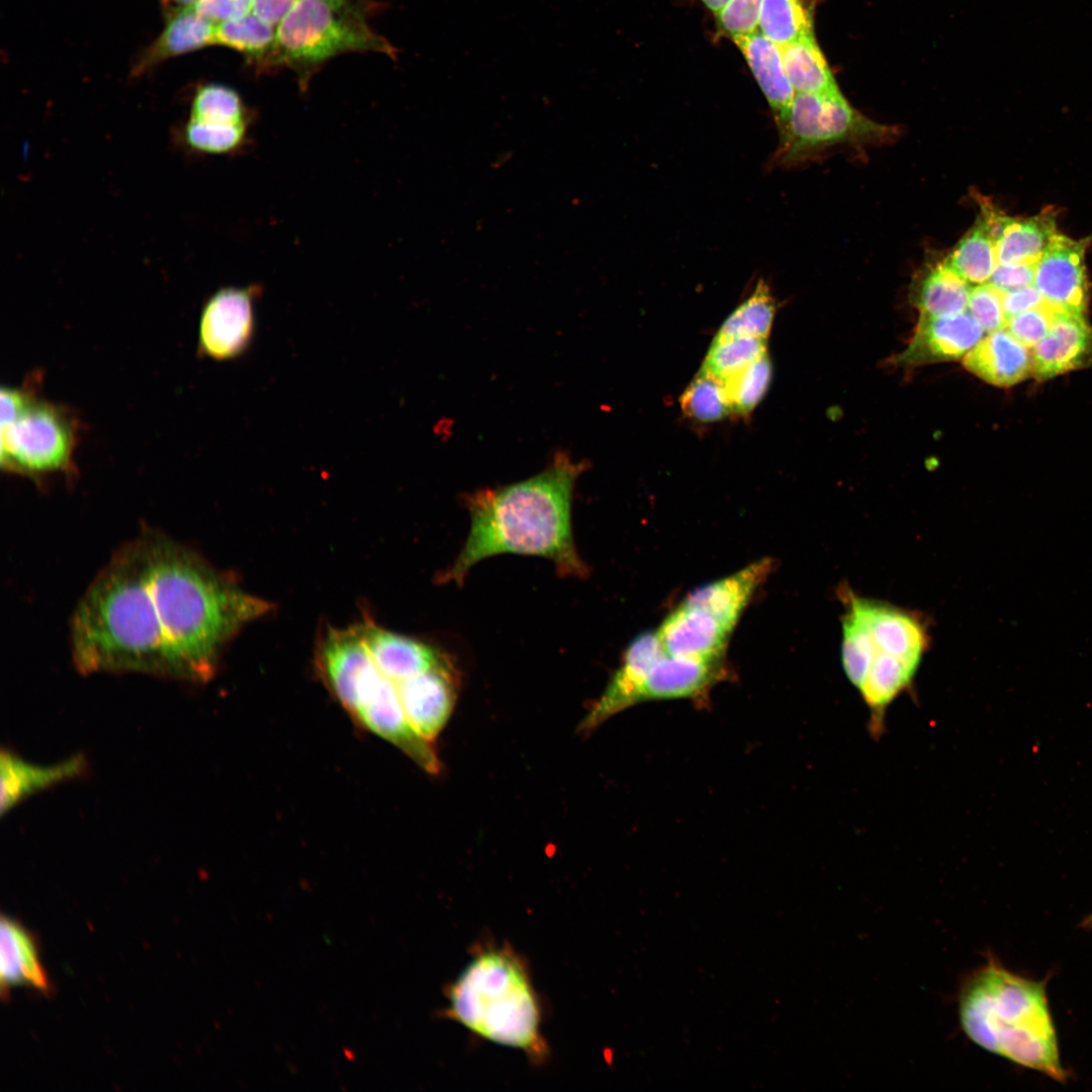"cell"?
<instances>
[{
  "label": "cell",
  "instance_id": "d4e9b609",
  "mask_svg": "<svg viewBox=\"0 0 1092 1092\" xmlns=\"http://www.w3.org/2000/svg\"><path fill=\"white\" fill-rule=\"evenodd\" d=\"M215 26L193 8L171 15L160 36L141 59L136 71L141 73L168 58L215 43Z\"/></svg>",
  "mask_w": 1092,
  "mask_h": 1092
},
{
  "label": "cell",
  "instance_id": "4dcf8cb0",
  "mask_svg": "<svg viewBox=\"0 0 1092 1092\" xmlns=\"http://www.w3.org/2000/svg\"><path fill=\"white\" fill-rule=\"evenodd\" d=\"M775 314V298L767 283L760 279L751 294L723 322L715 339L731 337L766 339Z\"/></svg>",
  "mask_w": 1092,
  "mask_h": 1092
},
{
  "label": "cell",
  "instance_id": "7dc6e473",
  "mask_svg": "<svg viewBox=\"0 0 1092 1092\" xmlns=\"http://www.w3.org/2000/svg\"><path fill=\"white\" fill-rule=\"evenodd\" d=\"M324 1H327L328 3H330L332 5H335V6H338V7H346V6H348V2H349V0H324Z\"/></svg>",
  "mask_w": 1092,
  "mask_h": 1092
},
{
  "label": "cell",
  "instance_id": "277c9868",
  "mask_svg": "<svg viewBox=\"0 0 1092 1092\" xmlns=\"http://www.w3.org/2000/svg\"><path fill=\"white\" fill-rule=\"evenodd\" d=\"M841 661L849 681L871 712L879 735L889 705L911 687L929 647L928 624L922 615L886 602L839 589Z\"/></svg>",
  "mask_w": 1092,
  "mask_h": 1092
},
{
  "label": "cell",
  "instance_id": "30bf717a",
  "mask_svg": "<svg viewBox=\"0 0 1092 1092\" xmlns=\"http://www.w3.org/2000/svg\"><path fill=\"white\" fill-rule=\"evenodd\" d=\"M317 664L333 695L352 715L381 676L358 625L329 630L318 648Z\"/></svg>",
  "mask_w": 1092,
  "mask_h": 1092
},
{
  "label": "cell",
  "instance_id": "2e32d148",
  "mask_svg": "<svg viewBox=\"0 0 1092 1092\" xmlns=\"http://www.w3.org/2000/svg\"><path fill=\"white\" fill-rule=\"evenodd\" d=\"M723 659H698L663 653L650 669L638 704L660 700H704L711 690L728 679Z\"/></svg>",
  "mask_w": 1092,
  "mask_h": 1092
},
{
  "label": "cell",
  "instance_id": "f1b7e54d",
  "mask_svg": "<svg viewBox=\"0 0 1092 1092\" xmlns=\"http://www.w3.org/2000/svg\"><path fill=\"white\" fill-rule=\"evenodd\" d=\"M943 261L969 284L988 283L998 264L996 243L977 218Z\"/></svg>",
  "mask_w": 1092,
  "mask_h": 1092
},
{
  "label": "cell",
  "instance_id": "bcb514c9",
  "mask_svg": "<svg viewBox=\"0 0 1092 1092\" xmlns=\"http://www.w3.org/2000/svg\"><path fill=\"white\" fill-rule=\"evenodd\" d=\"M705 6L717 16L729 2V0H701Z\"/></svg>",
  "mask_w": 1092,
  "mask_h": 1092
},
{
  "label": "cell",
  "instance_id": "484cf974",
  "mask_svg": "<svg viewBox=\"0 0 1092 1092\" xmlns=\"http://www.w3.org/2000/svg\"><path fill=\"white\" fill-rule=\"evenodd\" d=\"M1058 233L1052 208L1027 218L1012 217L996 244L998 264H1035Z\"/></svg>",
  "mask_w": 1092,
  "mask_h": 1092
},
{
  "label": "cell",
  "instance_id": "60d3db41",
  "mask_svg": "<svg viewBox=\"0 0 1092 1092\" xmlns=\"http://www.w3.org/2000/svg\"><path fill=\"white\" fill-rule=\"evenodd\" d=\"M1034 265L1028 263L997 264L989 283L1003 292L1033 285Z\"/></svg>",
  "mask_w": 1092,
  "mask_h": 1092
},
{
  "label": "cell",
  "instance_id": "d6a6232c",
  "mask_svg": "<svg viewBox=\"0 0 1092 1092\" xmlns=\"http://www.w3.org/2000/svg\"><path fill=\"white\" fill-rule=\"evenodd\" d=\"M765 353L766 339H714L701 370L723 382Z\"/></svg>",
  "mask_w": 1092,
  "mask_h": 1092
},
{
  "label": "cell",
  "instance_id": "cb8c5ba5",
  "mask_svg": "<svg viewBox=\"0 0 1092 1092\" xmlns=\"http://www.w3.org/2000/svg\"><path fill=\"white\" fill-rule=\"evenodd\" d=\"M732 40L746 60L776 120L781 118L789 110L796 94L785 70L781 47L759 30Z\"/></svg>",
  "mask_w": 1092,
  "mask_h": 1092
},
{
  "label": "cell",
  "instance_id": "7bdbcfd3",
  "mask_svg": "<svg viewBox=\"0 0 1092 1092\" xmlns=\"http://www.w3.org/2000/svg\"><path fill=\"white\" fill-rule=\"evenodd\" d=\"M1044 301L1040 292L1033 285L1002 293L1003 309L1007 320L1022 311L1036 307Z\"/></svg>",
  "mask_w": 1092,
  "mask_h": 1092
},
{
  "label": "cell",
  "instance_id": "ab89813d",
  "mask_svg": "<svg viewBox=\"0 0 1092 1092\" xmlns=\"http://www.w3.org/2000/svg\"><path fill=\"white\" fill-rule=\"evenodd\" d=\"M762 0H729L716 16L721 32L731 39L758 30Z\"/></svg>",
  "mask_w": 1092,
  "mask_h": 1092
},
{
  "label": "cell",
  "instance_id": "83f0119b",
  "mask_svg": "<svg viewBox=\"0 0 1092 1092\" xmlns=\"http://www.w3.org/2000/svg\"><path fill=\"white\" fill-rule=\"evenodd\" d=\"M252 126L188 118L177 130V141L193 155L235 156L243 154L251 146Z\"/></svg>",
  "mask_w": 1092,
  "mask_h": 1092
},
{
  "label": "cell",
  "instance_id": "7402d4cb",
  "mask_svg": "<svg viewBox=\"0 0 1092 1092\" xmlns=\"http://www.w3.org/2000/svg\"><path fill=\"white\" fill-rule=\"evenodd\" d=\"M85 769L81 754L50 765L28 762L11 751H2L0 757L1 815H5L20 801L51 786L80 776Z\"/></svg>",
  "mask_w": 1092,
  "mask_h": 1092
},
{
  "label": "cell",
  "instance_id": "6da1fadb",
  "mask_svg": "<svg viewBox=\"0 0 1092 1092\" xmlns=\"http://www.w3.org/2000/svg\"><path fill=\"white\" fill-rule=\"evenodd\" d=\"M270 608L185 545L146 532L116 550L82 596L71 622L73 661L88 674L205 681L226 643Z\"/></svg>",
  "mask_w": 1092,
  "mask_h": 1092
},
{
  "label": "cell",
  "instance_id": "ac0fdd59",
  "mask_svg": "<svg viewBox=\"0 0 1092 1092\" xmlns=\"http://www.w3.org/2000/svg\"><path fill=\"white\" fill-rule=\"evenodd\" d=\"M1092 363V329L1083 313L1058 310L1050 333L1031 351V368L1038 379Z\"/></svg>",
  "mask_w": 1092,
  "mask_h": 1092
},
{
  "label": "cell",
  "instance_id": "7a4b0ae2",
  "mask_svg": "<svg viewBox=\"0 0 1092 1092\" xmlns=\"http://www.w3.org/2000/svg\"><path fill=\"white\" fill-rule=\"evenodd\" d=\"M582 463L557 453L540 473L509 485L467 494V538L441 581L461 584L481 560L503 553L549 559L558 574L583 578L588 567L575 547L571 503Z\"/></svg>",
  "mask_w": 1092,
  "mask_h": 1092
},
{
  "label": "cell",
  "instance_id": "52a82bcc",
  "mask_svg": "<svg viewBox=\"0 0 1092 1092\" xmlns=\"http://www.w3.org/2000/svg\"><path fill=\"white\" fill-rule=\"evenodd\" d=\"M776 122L780 135L776 161L785 166L837 145L883 144L898 132L854 109L840 91L796 93L789 110Z\"/></svg>",
  "mask_w": 1092,
  "mask_h": 1092
},
{
  "label": "cell",
  "instance_id": "f35d334b",
  "mask_svg": "<svg viewBox=\"0 0 1092 1092\" xmlns=\"http://www.w3.org/2000/svg\"><path fill=\"white\" fill-rule=\"evenodd\" d=\"M1002 293L989 282L971 288L968 310L986 333L1005 329Z\"/></svg>",
  "mask_w": 1092,
  "mask_h": 1092
},
{
  "label": "cell",
  "instance_id": "5b68a950",
  "mask_svg": "<svg viewBox=\"0 0 1092 1092\" xmlns=\"http://www.w3.org/2000/svg\"><path fill=\"white\" fill-rule=\"evenodd\" d=\"M450 1016L475 1034L539 1059L541 1012L530 978L507 948L477 954L449 988Z\"/></svg>",
  "mask_w": 1092,
  "mask_h": 1092
},
{
  "label": "cell",
  "instance_id": "8fae6325",
  "mask_svg": "<svg viewBox=\"0 0 1092 1092\" xmlns=\"http://www.w3.org/2000/svg\"><path fill=\"white\" fill-rule=\"evenodd\" d=\"M1089 239L1073 240L1058 233L1034 265L1033 286L1059 310L1084 313L1089 282L1085 254Z\"/></svg>",
  "mask_w": 1092,
  "mask_h": 1092
},
{
  "label": "cell",
  "instance_id": "836d02e7",
  "mask_svg": "<svg viewBox=\"0 0 1092 1092\" xmlns=\"http://www.w3.org/2000/svg\"><path fill=\"white\" fill-rule=\"evenodd\" d=\"M276 30L253 12L215 26V43L225 46L255 59L268 57L275 43Z\"/></svg>",
  "mask_w": 1092,
  "mask_h": 1092
},
{
  "label": "cell",
  "instance_id": "b9f144b4",
  "mask_svg": "<svg viewBox=\"0 0 1092 1092\" xmlns=\"http://www.w3.org/2000/svg\"><path fill=\"white\" fill-rule=\"evenodd\" d=\"M252 0H199L194 10L206 19L219 23L251 12Z\"/></svg>",
  "mask_w": 1092,
  "mask_h": 1092
},
{
  "label": "cell",
  "instance_id": "c3c4849f",
  "mask_svg": "<svg viewBox=\"0 0 1092 1092\" xmlns=\"http://www.w3.org/2000/svg\"><path fill=\"white\" fill-rule=\"evenodd\" d=\"M1085 926L1092 928V914L1085 920Z\"/></svg>",
  "mask_w": 1092,
  "mask_h": 1092
},
{
  "label": "cell",
  "instance_id": "603a6c76",
  "mask_svg": "<svg viewBox=\"0 0 1092 1092\" xmlns=\"http://www.w3.org/2000/svg\"><path fill=\"white\" fill-rule=\"evenodd\" d=\"M0 983L2 998L16 986L30 987L42 993L50 989L32 933L5 915L0 921Z\"/></svg>",
  "mask_w": 1092,
  "mask_h": 1092
},
{
  "label": "cell",
  "instance_id": "4fadbf2b",
  "mask_svg": "<svg viewBox=\"0 0 1092 1092\" xmlns=\"http://www.w3.org/2000/svg\"><path fill=\"white\" fill-rule=\"evenodd\" d=\"M663 653L656 631L637 635L625 649L618 669L590 706L578 730L589 733L616 714L637 705L650 669Z\"/></svg>",
  "mask_w": 1092,
  "mask_h": 1092
},
{
  "label": "cell",
  "instance_id": "44dd1931",
  "mask_svg": "<svg viewBox=\"0 0 1092 1092\" xmlns=\"http://www.w3.org/2000/svg\"><path fill=\"white\" fill-rule=\"evenodd\" d=\"M967 370L996 386H1010L1032 372L1031 352L1006 329L982 339L964 356Z\"/></svg>",
  "mask_w": 1092,
  "mask_h": 1092
},
{
  "label": "cell",
  "instance_id": "ee69618b",
  "mask_svg": "<svg viewBox=\"0 0 1092 1092\" xmlns=\"http://www.w3.org/2000/svg\"><path fill=\"white\" fill-rule=\"evenodd\" d=\"M297 0H252V12L266 23L278 25Z\"/></svg>",
  "mask_w": 1092,
  "mask_h": 1092
},
{
  "label": "cell",
  "instance_id": "74e56055",
  "mask_svg": "<svg viewBox=\"0 0 1092 1092\" xmlns=\"http://www.w3.org/2000/svg\"><path fill=\"white\" fill-rule=\"evenodd\" d=\"M1058 310L1044 301L1009 317L1005 329L1025 347L1033 348L1050 333Z\"/></svg>",
  "mask_w": 1092,
  "mask_h": 1092
},
{
  "label": "cell",
  "instance_id": "d6986e66",
  "mask_svg": "<svg viewBox=\"0 0 1092 1092\" xmlns=\"http://www.w3.org/2000/svg\"><path fill=\"white\" fill-rule=\"evenodd\" d=\"M772 568V559L756 560L735 573L697 587L682 603L706 612L732 632Z\"/></svg>",
  "mask_w": 1092,
  "mask_h": 1092
},
{
  "label": "cell",
  "instance_id": "ffe728a7",
  "mask_svg": "<svg viewBox=\"0 0 1092 1092\" xmlns=\"http://www.w3.org/2000/svg\"><path fill=\"white\" fill-rule=\"evenodd\" d=\"M358 627L378 669L395 682L450 661L438 648L385 630L372 622L359 624Z\"/></svg>",
  "mask_w": 1092,
  "mask_h": 1092
},
{
  "label": "cell",
  "instance_id": "9a60e30c",
  "mask_svg": "<svg viewBox=\"0 0 1092 1092\" xmlns=\"http://www.w3.org/2000/svg\"><path fill=\"white\" fill-rule=\"evenodd\" d=\"M983 335L984 330L967 310L948 315L920 314L898 362L917 365L957 360L970 352Z\"/></svg>",
  "mask_w": 1092,
  "mask_h": 1092
},
{
  "label": "cell",
  "instance_id": "3957f363",
  "mask_svg": "<svg viewBox=\"0 0 1092 1092\" xmlns=\"http://www.w3.org/2000/svg\"><path fill=\"white\" fill-rule=\"evenodd\" d=\"M959 1011L965 1033L976 1044L1066 1082L1043 981L990 961L965 983Z\"/></svg>",
  "mask_w": 1092,
  "mask_h": 1092
},
{
  "label": "cell",
  "instance_id": "9c48e42d",
  "mask_svg": "<svg viewBox=\"0 0 1092 1092\" xmlns=\"http://www.w3.org/2000/svg\"><path fill=\"white\" fill-rule=\"evenodd\" d=\"M258 284L225 286L203 303L198 323V350L216 361L242 356L251 346L256 328Z\"/></svg>",
  "mask_w": 1092,
  "mask_h": 1092
},
{
  "label": "cell",
  "instance_id": "ba28073f",
  "mask_svg": "<svg viewBox=\"0 0 1092 1092\" xmlns=\"http://www.w3.org/2000/svg\"><path fill=\"white\" fill-rule=\"evenodd\" d=\"M77 437L71 413L26 387L14 415L1 423V467L30 477L68 472Z\"/></svg>",
  "mask_w": 1092,
  "mask_h": 1092
},
{
  "label": "cell",
  "instance_id": "8992f818",
  "mask_svg": "<svg viewBox=\"0 0 1092 1092\" xmlns=\"http://www.w3.org/2000/svg\"><path fill=\"white\" fill-rule=\"evenodd\" d=\"M346 52H376L396 59V49L351 8L324 0H297L277 25L272 63L298 69Z\"/></svg>",
  "mask_w": 1092,
  "mask_h": 1092
},
{
  "label": "cell",
  "instance_id": "4316f807",
  "mask_svg": "<svg viewBox=\"0 0 1092 1092\" xmlns=\"http://www.w3.org/2000/svg\"><path fill=\"white\" fill-rule=\"evenodd\" d=\"M783 63L796 93L840 91L814 32L781 47Z\"/></svg>",
  "mask_w": 1092,
  "mask_h": 1092
},
{
  "label": "cell",
  "instance_id": "5bb4252c",
  "mask_svg": "<svg viewBox=\"0 0 1092 1092\" xmlns=\"http://www.w3.org/2000/svg\"><path fill=\"white\" fill-rule=\"evenodd\" d=\"M396 685L410 723L424 739L433 741L448 722L456 702L458 676L452 661Z\"/></svg>",
  "mask_w": 1092,
  "mask_h": 1092
},
{
  "label": "cell",
  "instance_id": "7c38bea8",
  "mask_svg": "<svg viewBox=\"0 0 1092 1092\" xmlns=\"http://www.w3.org/2000/svg\"><path fill=\"white\" fill-rule=\"evenodd\" d=\"M353 716L365 728L399 748L427 772H440L442 765L436 751L412 726L402 707L396 682L383 673L375 689Z\"/></svg>",
  "mask_w": 1092,
  "mask_h": 1092
},
{
  "label": "cell",
  "instance_id": "f6af8a7d",
  "mask_svg": "<svg viewBox=\"0 0 1092 1092\" xmlns=\"http://www.w3.org/2000/svg\"><path fill=\"white\" fill-rule=\"evenodd\" d=\"M199 0H163L164 8L171 15L186 9H192Z\"/></svg>",
  "mask_w": 1092,
  "mask_h": 1092
},
{
  "label": "cell",
  "instance_id": "8d00e7d4",
  "mask_svg": "<svg viewBox=\"0 0 1092 1092\" xmlns=\"http://www.w3.org/2000/svg\"><path fill=\"white\" fill-rule=\"evenodd\" d=\"M772 375L767 353L723 381L732 413L750 414L765 395Z\"/></svg>",
  "mask_w": 1092,
  "mask_h": 1092
},
{
  "label": "cell",
  "instance_id": "e575fe53",
  "mask_svg": "<svg viewBox=\"0 0 1092 1092\" xmlns=\"http://www.w3.org/2000/svg\"><path fill=\"white\" fill-rule=\"evenodd\" d=\"M188 118L248 124L254 122V114L237 91L217 83L203 85L195 91Z\"/></svg>",
  "mask_w": 1092,
  "mask_h": 1092
},
{
  "label": "cell",
  "instance_id": "e0dca14e",
  "mask_svg": "<svg viewBox=\"0 0 1092 1092\" xmlns=\"http://www.w3.org/2000/svg\"><path fill=\"white\" fill-rule=\"evenodd\" d=\"M665 654L723 659L731 631L706 612L681 603L656 630Z\"/></svg>",
  "mask_w": 1092,
  "mask_h": 1092
},
{
  "label": "cell",
  "instance_id": "1f68e13d",
  "mask_svg": "<svg viewBox=\"0 0 1092 1092\" xmlns=\"http://www.w3.org/2000/svg\"><path fill=\"white\" fill-rule=\"evenodd\" d=\"M758 30L783 47L813 32L812 14L802 0H762Z\"/></svg>",
  "mask_w": 1092,
  "mask_h": 1092
},
{
  "label": "cell",
  "instance_id": "d590c367",
  "mask_svg": "<svg viewBox=\"0 0 1092 1092\" xmlns=\"http://www.w3.org/2000/svg\"><path fill=\"white\" fill-rule=\"evenodd\" d=\"M679 402L689 418L702 423L720 421L732 413L723 382L702 370L685 389Z\"/></svg>",
  "mask_w": 1092,
  "mask_h": 1092
},
{
  "label": "cell",
  "instance_id": "f546056e",
  "mask_svg": "<svg viewBox=\"0 0 1092 1092\" xmlns=\"http://www.w3.org/2000/svg\"><path fill=\"white\" fill-rule=\"evenodd\" d=\"M970 292V284L942 261L922 279L916 302L920 314H954L968 309Z\"/></svg>",
  "mask_w": 1092,
  "mask_h": 1092
}]
</instances>
